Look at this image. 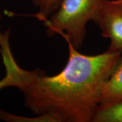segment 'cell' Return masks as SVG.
<instances>
[{"mask_svg": "<svg viewBox=\"0 0 122 122\" xmlns=\"http://www.w3.org/2000/svg\"><path fill=\"white\" fill-rule=\"evenodd\" d=\"M69 58L58 74L48 76L43 70L28 71L10 61L16 86L25 105L35 115L51 122H90L100 105L105 83L117 64L122 51L89 56L80 53L68 39Z\"/></svg>", "mask_w": 122, "mask_h": 122, "instance_id": "obj_1", "label": "cell"}, {"mask_svg": "<svg viewBox=\"0 0 122 122\" xmlns=\"http://www.w3.org/2000/svg\"><path fill=\"white\" fill-rule=\"evenodd\" d=\"M101 0H63L58 10L45 20L49 37L55 35L68 39L77 50L86 36V25L92 20Z\"/></svg>", "mask_w": 122, "mask_h": 122, "instance_id": "obj_2", "label": "cell"}, {"mask_svg": "<svg viewBox=\"0 0 122 122\" xmlns=\"http://www.w3.org/2000/svg\"><path fill=\"white\" fill-rule=\"evenodd\" d=\"M101 30V35L110 39L107 51H122V0H101L92 19Z\"/></svg>", "mask_w": 122, "mask_h": 122, "instance_id": "obj_3", "label": "cell"}, {"mask_svg": "<svg viewBox=\"0 0 122 122\" xmlns=\"http://www.w3.org/2000/svg\"><path fill=\"white\" fill-rule=\"evenodd\" d=\"M122 99V56L103 87L98 107H105Z\"/></svg>", "mask_w": 122, "mask_h": 122, "instance_id": "obj_4", "label": "cell"}, {"mask_svg": "<svg viewBox=\"0 0 122 122\" xmlns=\"http://www.w3.org/2000/svg\"><path fill=\"white\" fill-rule=\"evenodd\" d=\"M93 122H122V99L111 105L98 107Z\"/></svg>", "mask_w": 122, "mask_h": 122, "instance_id": "obj_5", "label": "cell"}, {"mask_svg": "<svg viewBox=\"0 0 122 122\" xmlns=\"http://www.w3.org/2000/svg\"><path fill=\"white\" fill-rule=\"evenodd\" d=\"M63 0H32L33 4L38 12L32 16L43 22L54 14L61 6Z\"/></svg>", "mask_w": 122, "mask_h": 122, "instance_id": "obj_6", "label": "cell"}, {"mask_svg": "<svg viewBox=\"0 0 122 122\" xmlns=\"http://www.w3.org/2000/svg\"><path fill=\"white\" fill-rule=\"evenodd\" d=\"M0 121L9 122H51V120L44 115H35L33 117L19 116L9 113L0 109Z\"/></svg>", "mask_w": 122, "mask_h": 122, "instance_id": "obj_7", "label": "cell"}, {"mask_svg": "<svg viewBox=\"0 0 122 122\" xmlns=\"http://www.w3.org/2000/svg\"><path fill=\"white\" fill-rule=\"evenodd\" d=\"M5 69V76L0 79V90L9 87H15L16 86V81L12 67L6 62H3Z\"/></svg>", "mask_w": 122, "mask_h": 122, "instance_id": "obj_8", "label": "cell"}, {"mask_svg": "<svg viewBox=\"0 0 122 122\" xmlns=\"http://www.w3.org/2000/svg\"><path fill=\"white\" fill-rule=\"evenodd\" d=\"M1 19H2V15L1 14V12H0V20H1Z\"/></svg>", "mask_w": 122, "mask_h": 122, "instance_id": "obj_9", "label": "cell"}]
</instances>
